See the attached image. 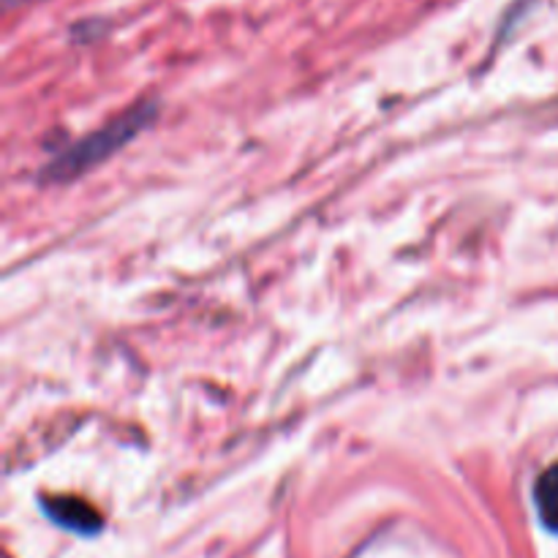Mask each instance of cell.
I'll list each match as a JSON object with an SVG mask.
<instances>
[{
	"label": "cell",
	"mask_w": 558,
	"mask_h": 558,
	"mask_svg": "<svg viewBox=\"0 0 558 558\" xmlns=\"http://www.w3.org/2000/svg\"><path fill=\"white\" fill-rule=\"evenodd\" d=\"M534 501H537L539 518L550 532H558V466L548 469L539 477L537 488H534Z\"/></svg>",
	"instance_id": "3957f363"
},
{
	"label": "cell",
	"mask_w": 558,
	"mask_h": 558,
	"mask_svg": "<svg viewBox=\"0 0 558 558\" xmlns=\"http://www.w3.org/2000/svg\"><path fill=\"white\" fill-rule=\"evenodd\" d=\"M41 510L47 512L49 521L58 526L69 529V532L82 534V537H93L101 532L104 518L98 510L87 501L76 499V496H54V499H41Z\"/></svg>",
	"instance_id": "7a4b0ae2"
},
{
	"label": "cell",
	"mask_w": 558,
	"mask_h": 558,
	"mask_svg": "<svg viewBox=\"0 0 558 558\" xmlns=\"http://www.w3.org/2000/svg\"><path fill=\"white\" fill-rule=\"evenodd\" d=\"M158 114V104L156 101H142L136 107L125 109L123 114H118L114 120H109L107 125H101L93 134L82 136L80 142H74L71 147H65L58 158L47 167V178L49 180H74L80 174H85L87 169L101 163L104 158H109L112 153H118L125 142L134 140L147 123Z\"/></svg>",
	"instance_id": "6da1fadb"
},
{
	"label": "cell",
	"mask_w": 558,
	"mask_h": 558,
	"mask_svg": "<svg viewBox=\"0 0 558 558\" xmlns=\"http://www.w3.org/2000/svg\"><path fill=\"white\" fill-rule=\"evenodd\" d=\"M25 3H36V0H5L9 9H16V5H25Z\"/></svg>",
	"instance_id": "277c9868"
}]
</instances>
